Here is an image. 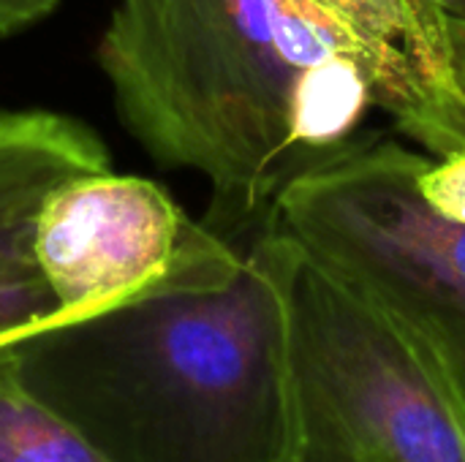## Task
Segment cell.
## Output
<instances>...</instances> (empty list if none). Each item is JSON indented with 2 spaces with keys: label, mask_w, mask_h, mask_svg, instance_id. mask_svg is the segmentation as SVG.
Wrapping results in <instances>:
<instances>
[{
  "label": "cell",
  "mask_w": 465,
  "mask_h": 462,
  "mask_svg": "<svg viewBox=\"0 0 465 462\" xmlns=\"http://www.w3.org/2000/svg\"><path fill=\"white\" fill-rule=\"evenodd\" d=\"M98 60L153 158L207 177L229 242L371 106L411 136L455 90L433 0H117Z\"/></svg>",
  "instance_id": "1"
},
{
  "label": "cell",
  "mask_w": 465,
  "mask_h": 462,
  "mask_svg": "<svg viewBox=\"0 0 465 462\" xmlns=\"http://www.w3.org/2000/svg\"><path fill=\"white\" fill-rule=\"evenodd\" d=\"M25 389L106 462H286V313L256 259L11 343Z\"/></svg>",
  "instance_id": "2"
},
{
  "label": "cell",
  "mask_w": 465,
  "mask_h": 462,
  "mask_svg": "<svg viewBox=\"0 0 465 462\" xmlns=\"http://www.w3.org/2000/svg\"><path fill=\"white\" fill-rule=\"evenodd\" d=\"M286 313V462H465V406L368 294L270 221L251 248Z\"/></svg>",
  "instance_id": "3"
},
{
  "label": "cell",
  "mask_w": 465,
  "mask_h": 462,
  "mask_svg": "<svg viewBox=\"0 0 465 462\" xmlns=\"http://www.w3.org/2000/svg\"><path fill=\"white\" fill-rule=\"evenodd\" d=\"M420 155L392 136H354L297 174L267 221L379 302L465 406V226L422 202Z\"/></svg>",
  "instance_id": "4"
},
{
  "label": "cell",
  "mask_w": 465,
  "mask_h": 462,
  "mask_svg": "<svg viewBox=\"0 0 465 462\" xmlns=\"http://www.w3.org/2000/svg\"><path fill=\"white\" fill-rule=\"evenodd\" d=\"M35 259L63 319L169 283L232 278L245 253L196 223L153 180L90 172L57 185L35 221Z\"/></svg>",
  "instance_id": "5"
},
{
  "label": "cell",
  "mask_w": 465,
  "mask_h": 462,
  "mask_svg": "<svg viewBox=\"0 0 465 462\" xmlns=\"http://www.w3.org/2000/svg\"><path fill=\"white\" fill-rule=\"evenodd\" d=\"M104 169L109 150L79 120L0 112V346L60 316L35 259V221L57 185Z\"/></svg>",
  "instance_id": "6"
},
{
  "label": "cell",
  "mask_w": 465,
  "mask_h": 462,
  "mask_svg": "<svg viewBox=\"0 0 465 462\" xmlns=\"http://www.w3.org/2000/svg\"><path fill=\"white\" fill-rule=\"evenodd\" d=\"M0 462H106L19 381L0 346Z\"/></svg>",
  "instance_id": "7"
},
{
  "label": "cell",
  "mask_w": 465,
  "mask_h": 462,
  "mask_svg": "<svg viewBox=\"0 0 465 462\" xmlns=\"http://www.w3.org/2000/svg\"><path fill=\"white\" fill-rule=\"evenodd\" d=\"M417 191L430 212L450 223L465 226V152L447 158L420 155Z\"/></svg>",
  "instance_id": "8"
},
{
  "label": "cell",
  "mask_w": 465,
  "mask_h": 462,
  "mask_svg": "<svg viewBox=\"0 0 465 462\" xmlns=\"http://www.w3.org/2000/svg\"><path fill=\"white\" fill-rule=\"evenodd\" d=\"M447 35H450V68L458 84V95L452 98L441 125L430 133L428 152L433 158H447L465 152V14H447Z\"/></svg>",
  "instance_id": "9"
},
{
  "label": "cell",
  "mask_w": 465,
  "mask_h": 462,
  "mask_svg": "<svg viewBox=\"0 0 465 462\" xmlns=\"http://www.w3.org/2000/svg\"><path fill=\"white\" fill-rule=\"evenodd\" d=\"M57 0H0V35L16 33L38 19H44Z\"/></svg>",
  "instance_id": "10"
},
{
  "label": "cell",
  "mask_w": 465,
  "mask_h": 462,
  "mask_svg": "<svg viewBox=\"0 0 465 462\" xmlns=\"http://www.w3.org/2000/svg\"><path fill=\"white\" fill-rule=\"evenodd\" d=\"M436 5H441L447 14H465V0H433Z\"/></svg>",
  "instance_id": "11"
}]
</instances>
